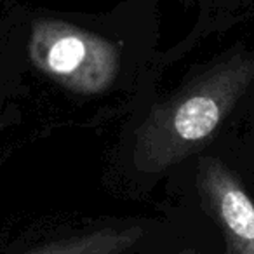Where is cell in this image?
Returning a JSON list of instances; mask_svg holds the SVG:
<instances>
[{"label": "cell", "instance_id": "cell-1", "mask_svg": "<svg viewBox=\"0 0 254 254\" xmlns=\"http://www.w3.org/2000/svg\"><path fill=\"white\" fill-rule=\"evenodd\" d=\"M254 84V53L237 51L209 64L174 94L157 103L138 127L132 162L162 173L193 155L219 131Z\"/></svg>", "mask_w": 254, "mask_h": 254}, {"label": "cell", "instance_id": "cell-2", "mask_svg": "<svg viewBox=\"0 0 254 254\" xmlns=\"http://www.w3.org/2000/svg\"><path fill=\"white\" fill-rule=\"evenodd\" d=\"M39 71L75 94H99L113 84L120 58L110 40L58 19H37L28 40Z\"/></svg>", "mask_w": 254, "mask_h": 254}, {"label": "cell", "instance_id": "cell-3", "mask_svg": "<svg viewBox=\"0 0 254 254\" xmlns=\"http://www.w3.org/2000/svg\"><path fill=\"white\" fill-rule=\"evenodd\" d=\"M197 187L225 239L226 254H254V202L235 174L218 159L198 162Z\"/></svg>", "mask_w": 254, "mask_h": 254}, {"label": "cell", "instance_id": "cell-4", "mask_svg": "<svg viewBox=\"0 0 254 254\" xmlns=\"http://www.w3.org/2000/svg\"><path fill=\"white\" fill-rule=\"evenodd\" d=\"M143 239V228L105 226L28 247L18 254H127Z\"/></svg>", "mask_w": 254, "mask_h": 254}, {"label": "cell", "instance_id": "cell-5", "mask_svg": "<svg viewBox=\"0 0 254 254\" xmlns=\"http://www.w3.org/2000/svg\"><path fill=\"white\" fill-rule=\"evenodd\" d=\"M174 254H200L198 251H191V249H187V251H180V253H174Z\"/></svg>", "mask_w": 254, "mask_h": 254}]
</instances>
